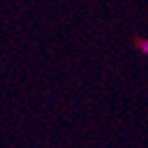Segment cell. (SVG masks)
Here are the masks:
<instances>
[{"mask_svg": "<svg viewBox=\"0 0 148 148\" xmlns=\"http://www.w3.org/2000/svg\"><path fill=\"white\" fill-rule=\"evenodd\" d=\"M139 49H141V53L148 56V40H141L139 42Z\"/></svg>", "mask_w": 148, "mask_h": 148, "instance_id": "obj_1", "label": "cell"}]
</instances>
